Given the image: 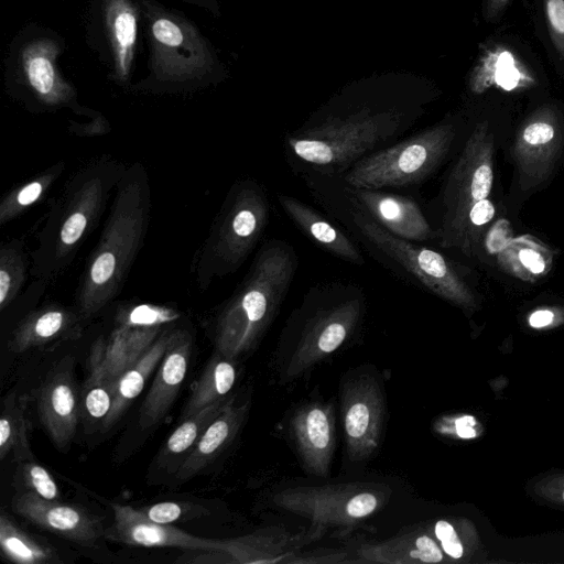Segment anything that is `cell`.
I'll return each mask as SVG.
<instances>
[{"mask_svg":"<svg viewBox=\"0 0 564 564\" xmlns=\"http://www.w3.org/2000/svg\"><path fill=\"white\" fill-rule=\"evenodd\" d=\"M106 340L98 339L88 358V375L80 391V416L85 426L96 427L104 422L112 405V383L107 375L104 356Z\"/></svg>","mask_w":564,"mask_h":564,"instance_id":"27","label":"cell"},{"mask_svg":"<svg viewBox=\"0 0 564 564\" xmlns=\"http://www.w3.org/2000/svg\"><path fill=\"white\" fill-rule=\"evenodd\" d=\"M278 200L295 226L325 251L356 265L365 263L357 245L324 215L286 194H279Z\"/></svg>","mask_w":564,"mask_h":564,"instance_id":"23","label":"cell"},{"mask_svg":"<svg viewBox=\"0 0 564 564\" xmlns=\"http://www.w3.org/2000/svg\"><path fill=\"white\" fill-rule=\"evenodd\" d=\"M290 425L304 468L315 476H326L335 449L333 404L306 403L294 412Z\"/></svg>","mask_w":564,"mask_h":564,"instance_id":"19","label":"cell"},{"mask_svg":"<svg viewBox=\"0 0 564 564\" xmlns=\"http://www.w3.org/2000/svg\"><path fill=\"white\" fill-rule=\"evenodd\" d=\"M248 408V403L236 404L235 398H230L175 473L177 481L195 477L229 446L242 426Z\"/></svg>","mask_w":564,"mask_h":564,"instance_id":"22","label":"cell"},{"mask_svg":"<svg viewBox=\"0 0 564 564\" xmlns=\"http://www.w3.org/2000/svg\"><path fill=\"white\" fill-rule=\"evenodd\" d=\"M349 203L350 223L386 259L434 295L462 307L475 304L471 288L446 257L415 241L394 236Z\"/></svg>","mask_w":564,"mask_h":564,"instance_id":"8","label":"cell"},{"mask_svg":"<svg viewBox=\"0 0 564 564\" xmlns=\"http://www.w3.org/2000/svg\"><path fill=\"white\" fill-rule=\"evenodd\" d=\"M170 330L165 329L151 348L112 386V405L102 430H108L121 417L130 403L141 393L150 375L161 362L169 341Z\"/></svg>","mask_w":564,"mask_h":564,"instance_id":"26","label":"cell"},{"mask_svg":"<svg viewBox=\"0 0 564 564\" xmlns=\"http://www.w3.org/2000/svg\"><path fill=\"white\" fill-rule=\"evenodd\" d=\"M432 531L446 555L455 560L464 555V546L460 538L449 521L437 520L433 524Z\"/></svg>","mask_w":564,"mask_h":564,"instance_id":"40","label":"cell"},{"mask_svg":"<svg viewBox=\"0 0 564 564\" xmlns=\"http://www.w3.org/2000/svg\"><path fill=\"white\" fill-rule=\"evenodd\" d=\"M297 262L295 250L285 241L272 239L261 246L216 315V351L236 359L257 346L286 297Z\"/></svg>","mask_w":564,"mask_h":564,"instance_id":"4","label":"cell"},{"mask_svg":"<svg viewBox=\"0 0 564 564\" xmlns=\"http://www.w3.org/2000/svg\"><path fill=\"white\" fill-rule=\"evenodd\" d=\"M84 317L74 308L62 304H46L26 314L13 329L8 348L22 354L53 343L76 339L80 336Z\"/></svg>","mask_w":564,"mask_h":564,"instance_id":"20","label":"cell"},{"mask_svg":"<svg viewBox=\"0 0 564 564\" xmlns=\"http://www.w3.org/2000/svg\"><path fill=\"white\" fill-rule=\"evenodd\" d=\"M235 360L215 350L192 387L181 414L182 420L228 397L237 377Z\"/></svg>","mask_w":564,"mask_h":564,"instance_id":"29","label":"cell"},{"mask_svg":"<svg viewBox=\"0 0 564 564\" xmlns=\"http://www.w3.org/2000/svg\"><path fill=\"white\" fill-rule=\"evenodd\" d=\"M563 499H564V494H563Z\"/></svg>","mask_w":564,"mask_h":564,"instance_id":"47","label":"cell"},{"mask_svg":"<svg viewBox=\"0 0 564 564\" xmlns=\"http://www.w3.org/2000/svg\"><path fill=\"white\" fill-rule=\"evenodd\" d=\"M163 327L117 325L105 344L104 362L107 375L113 382L131 368L165 330Z\"/></svg>","mask_w":564,"mask_h":564,"instance_id":"25","label":"cell"},{"mask_svg":"<svg viewBox=\"0 0 564 564\" xmlns=\"http://www.w3.org/2000/svg\"><path fill=\"white\" fill-rule=\"evenodd\" d=\"M151 187L144 165H129L111 198L109 213L75 295L85 321L100 313L120 293L139 253L150 221Z\"/></svg>","mask_w":564,"mask_h":564,"instance_id":"2","label":"cell"},{"mask_svg":"<svg viewBox=\"0 0 564 564\" xmlns=\"http://www.w3.org/2000/svg\"><path fill=\"white\" fill-rule=\"evenodd\" d=\"M0 550L6 560L18 564L59 562V556L51 544L24 531L6 512L0 516Z\"/></svg>","mask_w":564,"mask_h":564,"instance_id":"31","label":"cell"},{"mask_svg":"<svg viewBox=\"0 0 564 564\" xmlns=\"http://www.w3.org/2000/svg\"><path fill=\"white\" fill-rule=\"evenodd\" d=\"M344 189L349 202L394 236L415 242L437 237L422 208L411 197L382 189H360L345 185Z\"/></svg>","mask_w":564,"mask_h":564,"instance_id":"15","label":"cell"},{"mask_svg":"<svg viewBox=\"0 0 564 564\" xmlns=\"http://www.w3.org/2000/svg\"><path fill=\"white\" fill-rule=\"evenodd\" d=\"M26 68L32 87L41 95H48L54 86V70L48 59L33 57L28 62Z\"/></svg>","mask_w":564,"mask_h":564,"instance_id":"39","label":"cell"},{"mask_svg":"<svg viewBox=\"0 0 564 564\" xmlns=\"http://www.w3.org/2000/svg\"><path fill=\"white\" fill-rule=\"evenodd\" d=\"M110 507L113 523L105 532L109 540L131 546L218 552L217 540L189 534L172 524L158 523L130 506L111 502Z\"/></svg>","mask_w":564,"mask_h":564,"instance_id":"16","label":"cell"},{"mask_svg":"<svg viewBox=\"0 0 564 564\" xmlns=\"http://www.w3.org/2000/svg\"><path fill=\"white\" fill-rule=\"evenodd\" d=\"M64 172L65 163L57 162L12 188L0 203V225L13 220L37 203Z\"/></svg>","mask_w":564,"mask_h":564,"instance_id":"32","label":"cell"},{"mask_svg":"<svg viewBox=\"0 0 564 564\" xmlns=\"http://www.w3.org/2000/svg\"><path fill=\"white\" fill-rule=\"evenodd\" d=\"M427 101V85L412 74L393 72L359 79L288 133L285 148L312 174H341L413 126Z\"/></svg>","mask_w":564,"mask_h":564,"instance_id":"1","label":"cell"},{"mask_svg":"<svg viewBox=\"0 0 564 564\" xmlns=\"http://www.w3.org/2000/svg\"><path fill=\"white\" fill-rule=\"evenodd\" d=\"M193 347L192 334L184 328L170 332L165 352L139 412V425H156L170 411L185 380Z\"/></svg>","mask_w":564,"mask_h":564,"instance_id":"17","label":"cell"},{"mask_svg":"<svg viewBox=\"0 0 564 564\" xmlns=\"http://www.w3.org/2000/svg\"><path fill=\"white\" fill-rule=\"evenodd\" d=\"M551 41L564 59V0H543Z\"/></svg>","mask_w":564,"mask_h":564,"instance_id":"38","label":"cell"},{"mask_svg":"<svg viewBox=\"0 0 564 564\" xmlns=\"http://www.w3.org/2000/svg\"><path fill=\"white\" fill-rule=\"evenodd\" d=\"M444 553L432 531L416 525L380 542H366L357 549V562L383 564L438 563Z\"/></svg>","mask_w":564,"mask_h":564,"instance_id":"21","label":"cell"},{"mask_svg":"<svg viewBox=\"0 0 564 564\" xmlns=\"http://www.w3.org/2000/svg\"><path fill=\"white\" fill-rule=\"evenodd\" d=\"M366 313L364 290L346 282L311 288L293 312L297 335L285 369L294 379L339 349L360 326Z\"/></svg>","mask_w":564,"mask_h":564,"instance_id":"6","label":"cell"},{"mask_svg":"<svg viewBox=\"0 0 564 564\" xmlns=\"http://www.w3.org/2000/svg\"><path fill=\"white\" fill-rule=\"evenodd\" d=\"M553 259V251L530 235L512 239L498 254V262L506 272L527 282L547 274Z\"/></svg>","mask_w":564,"mask_h":564,"instance_id":"30","label":"cell"},{"mask_svg":"<svg viewBox=\"0 0 564 564\" xmlns=\"http://www.w3.org/2000/svg\"><path fill=\"white\" fill-rule=\"evenodd\" d=\"M178 314L171 310L152 305H139L122 310L117 316V324L124 326L164 327L173 323Z\"/></svg>","mask_w":564,"mask_h":564,"instance_id":"37","label":"cell"},{"mask_svg":"<svg viewBox=\"0 0 564 564\" xmlns=\"http://www.w3.org/2000/svg\"><path fill=\"white\" fill-rule=\"evenodd\" d=\"M384 484L344 482L296 486L278 491L273 503L285 512L307 519L323 532L329 527H352L378 512L389 500Z\"/></svg>","mask_w":564,"mask_h":564,"instance_id":"9","label":"cell"},{"mask_svg":"<svg viewBox=\"0 0 564 564\" xmlns=\"http://www.w3.org/2000/svg\"><path fill=\"white\" fill-rule=\"evenodd\" d=\"M11 507L32 524L80 545H95L106 532L101 520L78 505L15 491Z\"/></svg>","mask_w":564,"mask_h":564,"instance_id":"13","label":"cell"},{"mask_svg":"<svg viewBox=\"0 0 564 564\" xmlns=\"http://www.w3.org/2000/svg\"><path fill=\"white\" fill-rule=\"evenodd\" d=\"M9 455L15 462L34 459L24 408L15 392L4 398L0 419V458L3 460Z\"/></svg>","mask_w":564,"mask_h":564,"instance_id":"33","label":"cell"},{"mask_svg":"<svg viewBox=\"0 0 564 564\" xmlns=\"http://www.w3.org/2000/svg\"><path fill=\"white\" fill-rule=\"evenodd\" d=\"M37 411L50 438L63 448L75 436L80 416V392L73 373V358L62 359L41 381Z\"/></svg>","mask_w":564,"mask_h":564,"instance_id":"14","label":"cell"},{"mask_svg":"<svg viewBox=\"0 0 564 564\" xmlns=\"http://www.w3.org/2000/svg\"><path fill=\"white\" fill-rule=\"evenodd\" d=\"M323 534V531L312 527L301 533L270 527L242 536L217 540V549L225 555L227 563L290 564L302 547L317 541Z\"/></svg>","mask_w":564,"mask_h":564,"instance_id":"18","label":"cell"},{"mask_svg":"<svg viewBox=\"0 0 564 564\" xmlns=\"http://www.w3.org/2000/svg\"><path fill=\"white\" fill-rule=\"evenodd\" d=\"M507 3L508 0H487V17L495 18Z\"/></svg>","mask_w":564,"mask_h":564,"instance_id":"46","label":"cell"},{"mask_svg":"<svg viewBox=\"0 0 564 564\" xmlns=\"http://www.w3.org/2000/svg\"><path fill=\"white\" fill-rule=\"evenodd\" d=\"M13 487L17 491L32 492L47 500H59L62 496L53 476L35 459L17 462Z\"/></svg>","mask_w":564,"mask_h":564,"instance_id":"35","label":"cell"},{"mask_svg":"<svg viewBox=\"0 0 564 564\" xmlns=\"http://www.w3.org/2000/svg\"><path fill=\"white\" fill-rule=\"evenodd\" d=\"M152 31L158 41L169 46H177L183 41L180 28L167 19L158 20Z\"/></svg>","mask_w":564,"mask_h":564,"instance_id":"42","label":"cell"},{"mask_svg":"<svg viewBox=\"0 0 564 564\" xmlns=\"http://www.w3.org/2000/svg\"><path fill=\"white\" fill-rule=\"evenodd\" d=\"M476 424L474 417L463 416L456 421L457 434L463 438H470L476 436V431L473 426Z\"/></svg>","mask_w":564,"mask_h":564,"instance_id":"45","label":"cell"},{"mask_svg":"<svg viewBox=\"0 0 564 564\" xmlns=\"http://www.w3.org/2000/svg\"><path fill=\"white\" fill-rule=\"evenodd\" d=\"M555 314L552 310H536L529 316V324L533 328H542L553 323Z\"/></svg>","mask_w":564,"mask_h":564,"instance_id":"44","label":"cell"},{"mask_svg":"<svg viewBox=\"0 0 564 564\" xmlns=\"http://www.w3.org/2000/svg\"><path fill=\"white\" fill-rule=\"evenodd\" d=\"M451 122H440L361 158L341 173L345 186L383 189L417 185L443 163L455 140Z\"/></svg>","mask_w":564,"mask_h":564,"instance_id":"7","label":"cell"},{"mask_svg":"<svg viewBox=\"0 0 564 564\" xmlns=\"http://www.w3.org/2000/svg\"><path fill=\"white\" fill-rule=\"evenodd\" d=\"M346 553L341 551H317L301 554L300 552L290 561V564H314V563H344Z\"/></svg>","mask_w":564,"mask_h":564,"instance_id":"43","label":"cell"},{"mask_svg":"<svg viewBox=\"0 0 564 564\" xmlns=\"http://www.w3.org/2000/svg\"><path fill=\"white\" fill-rule=\"evenodd\" d=\"M126 163L101 156L79 169L63 192L52 200L46 218L30 252V274L35 281L52 282L74 261L86 237L98 225Z\"/></svg>","mask_w":564,"mask_h":564,"instance_id":"3","label":"cell"},{"mask_svg":"<svg viewBox=\"0 0 564 564\" xmlns=\"http://www.w3.org/2000/svg\"><path fill=\"white\" fill-rule=\"evenodd\" d=\"M149 519L163 524L189 521L207 514V510L187 501H163L139 509Z\"/></svg>","mask_w":564,"mask_h":564,"instance_id":"36","label":"cell"},{"mask_svg":"<svg viewBox=\"0 0 564 564\" xmlns=\"http://www.w3.org/2000/svg\"><path fill=\"white\" fill-rule=\"evenodd\" d=\"M116 37L122 48H127L134 43L137 35L135 18L132 13L124 11L118 14L115 20Z\"/></svg>","mask_w":564,"mask_h":564,"instance_id":"41","label":"cell"},{"mask_svg":"<svg viewBox=\"0 0 564 564\" xmlns=\"http://www.w3.org/2000/svg\"><path fill=\"white\" fill-rule=\"evenodd\" d=\"M341 417L346 452L350 459L362 460L379 447L386 414L380 384L370 375H359L341 389Z\"/></svg>","mask_w":564,"mask_h":564,"instance_id":"12","label":"cell"},{"mask_svg":"<svg viewBox=\"0 0 564 564\" xmlns=\"http://www.w3.org/2000/svg\"><path fill=\"white\" fill-rule=\"evenodd\" d=\"M231 397L221 399L182 420L155 457V468L175 475L207 426L221 412Z\"/></svg>","mask_w":564,"mask_h":564,"instance_id":"24","label":"cell"},{"mask_svg":"<svg viewBox=\"0 0 564 564\" xmlns=\"http://www.w3.org/2000/svg\"><path fill=\"white\" fill-rule=\"evenodd\" d=\"M270 202L254 178L236 181L229 188L195 260L198 286L236 272L253 251L268 226Z\"/></svg>","mask_w":564,"mask_h":564,"instance_id":"5","label":"cell"},{"mask_svg":"<svg viewBox=\"0 0 564 564\" xmlns=\"http://www.w3.org/2000/svg\"><path fill=\"white\" fill-rule=\"evenodd\" d=\"M563 145L564 127L555 107L544 105L522 122L512 147V159L522 191H532L550 178Z\"/></svg>","mask_w":564,"mask_h":564,"instance_id":"11","label":"cell"},{"mask_svg":"<svg viewBox=\"0 0 564 564\" xmlns=\"http://www.w3.org/2000/svg\"><path fill=\"white\" fill-rule=\"evenodd\" d=\"M494 152L489 124L481 121L469 134L443 187V214L436 230L442 248H451L471 207L488 198L494 182Z\"/></svg>","mask_w":564,"mask_h":564,"instance_id":"10","label":"cell"},{"mask_svg":"<svg viewBox=\"0 0 564 564\" xmlns=\"http://www.w3.org/2000/svg\"><path fill=\"white\" fill-rule=\"evenodd\" d=\"M31 268L30 254L22 242L11 240L0 248V311L3 312L17 299Z\"/></svg>","mask_w":564,"mask_h":564,"instance_id":"34","label":"cell"},{"mask_svg":"<svg viewBox=\"0 0 564 564\" xmlns=\"http://www.w3.org/2000/svg\"><path fill=\"white\" fill-rule=\"evenodd\" d=\"M533 83L528 69L510 51L496 47L481 56L471 74L469 86L475 94H480L491 86L513 90L529 87Z\"/></svg>","mask_w":564,"mask_h":564,"instance_id":"28","label":"cell"}]
</instances>
